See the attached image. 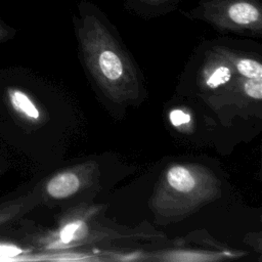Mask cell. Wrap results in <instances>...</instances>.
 <instances>
[{"instance_id":"cell-1","label":"cell","mask_w":262,"mask_h":262,"mask_svg":"<svg viewBox=\"0 0 262 262\" xmlns=\"http://www.w3.org/2000/svg\"><path fill=\"white\" fill-rule=\"evenodd\" d=\"M185 14L221 30L259 34L262 29L261 0H200Z\"/></svg>"},{"instance_id":"cell-2","label":"cell","mask_w":262,"mask_h":262,"mask_svg":"<svg viewBox=\"0 0 262 262\" xmlns=\"http://www.w3.org/2000/svg\"><path fill=\"white\" fill-rule=\"evenodd\" d=\"M6 101L12 112L24 120L37 122L40 112L31 97L20 89L10 88L6 91Z\"/></svg>"},{"instance_id":"cell-3","label":"cell","mask_w":262,"mask_h":262,"mask_svg":"<svg viewBox=\"0 0 262 262\" xmlns=\"http://www.w3.org/2000/svg\"><path fill=\"white\" fill-rule=\"evenodd\" d=\"M80 180L75 173L63 172L53 176L46 184L47 193L54 199L68 198L78 190Z\"/></svg>"},{"instance_id":"cell-4","label":"cell","mask_w":262,"mask_h":262,"mask_svg":"<svg viewBox=\"0 0 262 262\" xmlns=\"http://www.w3.org/2000/svg\"><path fill=\"white\" fill-rule=\"evenodd\" d=\"M167 181L171 187L181 192H188L195 185V180L191 172L180 165L173 166L168 170Z\"/></svg>"},{"instance_id":"cell-5","label":"cell","mask_w":262,"mask_h":262,"mask_svg":"<svg viewBox=\"0 0 262 262\" xmlns=\"http://www.w3.org/2000/svg\"><path fill=\"white\" fill-rule=\"evenodd\" d=\"M181 0H141L132 10L145 16L164 14L175 8Z\"/></svg>"},{"instance_id":"cell-6","label":"cell","mask_w":262,"mask_h":262,"mask_svg":"<svg viewBox=\"0 0 262 262\" xmlns=\"http://www.w3.org/2000/svg\"><path fill=\"white\" fill-rule=\"evenodd\" d=\"M235 67L239 74L247 79H261L262 78V66L259 61L241 57L236 60Z\"/></svg>"},{"instance_id":"cell-7","label":"cell","mask_w":262,"mask_h":262,"mask_svg":"<svg viewBox=\"0 0 262 262\" xmlns=\"http://www.w3.org/2000/svg\"><path fill=\"white\" fill-rule=\"evenodd\" d=\"M231 78V71L227 66H219L207 79V86L211 89L218 88L221 85L227 83Z\"/></svg>"},{"instance_id":"cell-8","label":"cell","mask_w":262,"mask_h":262,"mask_svg":"<svg viewBox=\"0 0 262 262\" xmlns=\"http://www.w3.org/2000/svg\"><path fill=\"white\" fill-rule=\"evenodd\" d=\"M84 228L85 225L81 221H74L66 224L59 232V238L61 243L70 244L77 237V234Z\"/></svg>"},{"instance_id":"cell-9","label":"cell","mask_w":262,"mask_h":262,"mask_svg":"<svg viewBox=\"0 0 262 262\" xmlns=\"http://www.w3.org/2000/svg\"><path fill=\"white\" fill-rule=\"evenodd\" d=\"M244 90L248 96L260 100L262 98V78L247 79L244 83Z\"/></svg>"},{"instance_id":"cell-10","label":"cell","mask_w":262,"mask_h":262,"mask_svg":"<svg viewBox=\"0 0 262 262\" xmlns=\"http://www.w3.org/2000/svg\"><path fill=\"white\" fill-rule=\"evenodd\" d=\"M169 118H170L171 123L176 127L188 124L190 122V116L188 114H186L185 112H183L182 110H178V108L173 110L170 113Z\"/></svg>"},{"instance_id":"cell-11","label":"cell","mask_w":262,"mask_h":262,"mask_svg":"<svg viewBox=\"0 0 262 262\" xmlns=\"http://www.w3.org/2000/svg\"><path fill=\"white\" fill-rule=\"evenodd\" d=\"M15 30L0 18V43L6 42L9 39L13 38Z\"/></svg>"},{"instance_id":"cell-12","label":"cell","mask_w":262,"mask_h":262,"mask_svg":"<svg viewBox=\"0 0 262 262\" xmlns=\"http://www.w3.org/2000/svg\"><path fill=\"white\" fill-rule=\"evenodd\" d=\"M141 0H125V7L129 9H133Z\"/></svg>"}]
</instances>
